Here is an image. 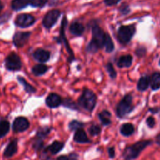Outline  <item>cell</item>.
Wrapping results in <instances>:
<instances>
[{
    "label": "cell",
    "instance_id": "15",
    "mask_svg": "<svg viewBox=\"0 0 160 160\" xmlns=\"http://www.w3.org/2000/svg\"><path fill=\"white\" fill-rule=\"evenodd\" d=\"M33 57L40 62H46L50 59V52L43 48H38L33 53Z\"/></svg>",
    "mask_w": 160,
    "mask_h": 160
},
{
    "label": "cell",
    "instance_id": "27",
    "mask_svg": "<svg viewBox=\"0 0 160 160\" xmlns=\"http://www.w3.org/2000/svg\"><path fill=\"white\" fill-rule=\"evenodd\" d=\"M103 47L105 48V50H106V52L108 53L112 52L114 50V48H115V45H114L113 42H112L110 35H109L108 33H106V34H105L104 46Z\"/></svg>",
    "mask_w": 160,
    "mask_h": 160
},
{
    "label": "cell",
    "instance_id": "25",
    "mask_svg": "<svg viewBox=\"0 0 160 160\" xmlns=\"http://www.w3.org/2000/svg\"><path fill=\"white\" fill-rule=\"evenodd\" d=\"M98 118L104 126H108L111 123V113L108 110H103L98 113Z\"/></svg>",
    "mask_w": 160,
    "mask_h": 160
},
{
    "label": "cell",
    "instance_id": "44",
    "mask_svg": "<svg viewBox=\"0 0 160 160\" xmlns=\"http://www.w3.org/2000/svg\"><path fill=\"white\" fill-rule=\"evenodd\" d=\"M156 143L160 146V134H158L156 138Z\"/></svg>",
    "mask_w": 160,
    "mask_h": 160
},
{
    "label": "cell",
    "instance_id": "43",
    "mask_svg": "<svg viewBox=\"0 0 160 160\" xmlns=\"http://www.w3.org/2000/svg\"><path fill=\"white\" fill-rule=\"evenodd\" d=\"M150 112H153V113H156V112H159L160 110V108H152V109H149Z\"/></svg>",
    "mask_w": 160,
    "mask_h": 160
},
{
    "label": "cell",
    "instance_id": "19",
    "mask_svg": "<svg viewBox=\"0 0 160 160\" xmlns=\"http://www.w3.org/2000/svg\"><path fill=\"white\" fill-rule=\"evenodd\" d=\"M30 2L31 0H12L11 8L15 11H20L29 6Z\"/></svg>",
    "mask_w": 160,
    "mask_h": 160
},
{
    "label": "cell",
    "instance_id": "3",
    "mask_svg": "<svg viewBox=\"0 0 160 160\" xmlns=\"http://www.w3.org/2000/svg\"><path fill=\"white\" fill-rule=\"evenodd\" d=\"M80 106L84 108L88 112H92L96 106L97 96L92 91L89 89H84L82 95L78 100Z\"/></svg>",
    "mask_w": 160,
    "mask_h": 160
},
{
    "label": "cell",
    "instance_id": "40",
    "mask_svg": "<svg viewBox=\"0 0 160 160\" xmlns=\"http://www.w3.org/2000/svg\"><path fill=\"white\" fill-rule=\"evenodd\" d=\"M68 157L69 160H80V156L77 152H70Z\"/></svg>",
    "mask_w": 160,
    "mask_h": 160
},
{
    "label": "cell",
    "instance_id": "34",
    "mask_svg": "<svg viewBox=\"0 0 160 160\" xmlns=\"http://www.w3.org/2000/svg\"><path fill=\"white\" fill-rule=\"evenodd\" d=\"M62 104H63L64 106L69 108V109H76V110H78V106H77V105L75 104L74 102H73L72 100H70V98H67V99L63 100L62 102Z\"/></svg>",
    "mask_w": 160,
    "mask_h": 160
},
{
    "label": "cell",
    "instance_id": "10",
    "mask_svg": "<svg viewBox=\"0 0 160 160\" xmlns=\"http://www.w3.org/2000/svg\"><path fill=\"white\" fill-rule=\"evenodd\" d=\"M31 32H23V31H17L14 34L12 37V42L14 45L17 48H22L28 43L30 37H31Z\"/></svg>",
    "mask_w": 160,
    "mask_h": 160
},
{
    "label": "cell",
    "instance_id": "17",
    "mask_svg": "<svg viewBox=\"0 0 160 160\" xmlns=\"http://www.w3.org/2000/svg\"><path fill=\"white\" fill-rule=\"evenodd\" d=\"M84 30H85V28L84 25L78 21L73 22L70 27V32L71 33L72 35L77 36V37L82 35L84 32Z\"/></svg>",
    "mask_w": 160,
    "mask_h": 160
},
{
    "label": "cell",
    "instance_id": "32",
    "mask_svg": "<svg viewBox=\"0 0 160 160\" xmlns=\"http://www.w3.org/2000/svg\"><path fill=\"white\" fill-rule=\"evenodd\" d=\"M48 0H31L30 2V5L32 7L36 8H42L47 4Z\"/></svg>",
    "mask_w": 160,
    "mask_h": 160
},
{
    "label": "cell",
    "instance_id": "23",
    "mask_svg": "<svg viewBox=\"0 0 160 160\" xmlns=\"http://www.w3.org/2000/svg\"><path fill=\"white\" fill-rule=\"evenodd\" d=\"M150 87L153 91L159 90L160 88V73L156 72L150 78Z\"/></svg>",
    "mask_w": 160,
    "mask_h": 160
},
{
    "label": "cell",
    "instance_id": "22",
    "mask_svg": "<svg viewBox=\"0 0 160 160\" xmlns=\"http://www.w3.org/2000/svg\"><path fill=\"white\" fill-rule=\"evenodd\" d=\"M17 80L20 82V84L23 86V89H24L25 92L27 93H30V94H34L36 92V88H35L33 87L31 84H30L28 81H26L25 78H23V77L21 76H18L17 77Z\"/></svg>",
    "mask_w": 160,
    "mask_h": 160
},
{
    "label": "cell",
    "instance_id": "6",
    "mask_svg": "<svg viewBox=\"0 0 160 160\" xmlns=\"http://www.w3.org/2000/svg\"><path fill=\"white\" fill-rule=\"evenodd\" d=\"M5 67L9 71H17L22 67V62L20 57L16 52L9 53L5 59Z\"/></svg>",
    "mask_w": 160,
    "mask_h": 160
},
{
    "label": "cell",
    "instance_id": "39",
    "mask_svg": "<svg viewBox=\"0 0 160 160\" xmlns=\"http://www.w3.org/2000/svg\"><path fill=\"white\" fill-rule=\"evenodd\" d=\"M145 53H146V48L145 47H140V48H137V50H136V54L138 56H145Z\"/></svg>",
    "mask_w": 160,
    "mask_h": 160
},
{
    "label": "cell",
    "instance_id": "14",
    "mask_svg": "<svg viewBox=\"0 0 160 160\" xmlns=\"http://www.w3.org/2000/svg\"><path fill=\"white\" fill-rule=\"evenodd\" d=\"M62 99L59 95L55 93H51L47 96L46 99H45V103H46L47 106L51 109H54V108H57L62 105Z\"/></svg>",
    "mask_w": 160,
    "mask_h": 160
},
{
    "label": "cell",
    "instance_id": "28",
    "mask_svg": "<svg viewBox=\"0 0 160 160\" xmlns=\"http://www.w3.org/2000/svg\"><path fill=\"white\" fill-rule=\"evenodd\" d=\"M51 128L49 127H42V128H38L37 133H36L35 138L41 139V140H44L48 134L51 132Z\"/></svg>",
    "mask_w": 160,
    "mask_h": 160
},
{
    "label": "cell",
    "instance_id": "21",
    "mask_svg": "<svg viewBox=\"0 0 160 160\" xmlns=\"http://www.w3.org/2000/svg\"><path fill=\"white\" fill-rule=\"evenodd\" d=\"M134 133V127L132 123H127L120 127V134L124 137H130Z\"/></svg>",
    "mask_w": 160,
    "mask_h": 160
},
{
    "label": "cell",
    "instance_id": "11",
    "mask_svg": "<svg viewBox=\"0 0 160 160\" xmlns=\"http://www.w3.org/2000/svg\"><path fill=\"white\" fill-rule=\"evenodd\" d=\"M29 127V120L23 117H17L12 123V130L16 133L23 132V131H27Z\"/></svg>",
    "mask_w": 160,
    "mask_h": 160
},
{
    "label": "cell",
    "instance_id": "20",
    "mask_svg": "<svg viewBox=\"0 0 160 160\" xmlns=\"http://www.w3.org/2000/svg\"><path fill=\"white\" fill-rule=\"evenodd\" d=\"M150 86V78L148 75L142 76L138 82L137 88L140 92H145Z\"/></svg>",
    "mask_w": 160,
    "mask_h": 160
},
{
    "label": "cell",
    "instance_id": "46",
    "mask_svg": "<svg viewBox=\"0 0 160 160\" xmlns=\"http://www.w3.org/2000/svg\"><path fill=\"white\" fill-rule=\"evenodd\" d=\"M159 65H160V60H159Z\"/></svg>",
    "mask_w": 160,
    "mask_h": 160
},
{
    "label": "cell",
    "instance_id": "24",
    "mask_svg": "<svg viewBox=\"0 0 160 160\" xmlns=\"http://www.w3.org/2000/svg\"><path fill=\"white\" fill-rule=\"evenodd\" d=\"M10 130V123L6 120H0V139L4 138Z\"/></svg>",
    "mask_w": 160,
    "mask_h": 160
},
{
    "label": "cell",
    "instance_id": "38",
    "mask_svg": "<svg viewBox=\"0 0 160 160\" xmlns=\"http://www.w3.org/2000/svg\"><path fill=\"white\" fill-rule=\"evenodd\" d=\"M108 155H109V159H114L116 156V151L114 147H109L108 148Z\"/></svg>",
    "mask_w": 160,
    "mask_h": 160
},
{
    "label": "cell",
    "instance_id": "1",
    "mask_svg": "<svg viewBox=\"0 0 160 160\" xmlns=\"http://www.w3.org/2000/svg\"><path fill=\"white\" fill-rule=\"evenodd\" d=\"M92 38L86 48V51L89 53H95L104 46L105 34L106 33L95 22L91 23Z\"/></svg>",
    "mask_w": 160,
    "mask_h": 160
},
{
    "label": "cell",
    "instance_id": "9",
    "mask_svg": "<svg viewBox=\"0 0 160 160\" xmlns=\"http://www.w3.org/2000/svg\"><path fill=\"white\" fill-rule=\"evenodd\" d=\"M67 23H68V20H67V17H64L62 19V23H61V28H60V39L61 41H63V43L65 45L66 48H67V51L69 54V58L68 60L70 62H71V60L74 59V55H73V52L72 51V49L70 48V45L68 43V40L66 38L65 36V28L67 26Z\"/></svg>",
    "mask_w": 160,
    "mask_h": 160
},
{
    "label": "cell",
    "instance_id": "8",
    "mask_svg": "<svg viewBox=\"0 0 160 160\" xmlns=\"http://www.w3.org/2000/svg\"><path fill=\"white\" fill-rule=\"evenodd\" d=\"M35 20V18L31 14L21 13L17 16L15 20H14V23L16 26L20 28H26L32 26Z\"/></svg>",
    "mask_w": 160,
    "mask_h": 160
},
{
    "label": "cell",
    "instance_id": "31",
    "mask_svg": "<svg viewBox=\"0 0 160 160\" xmlns=\"http://www.w3.org/2000/svg\"><path fill=\"white\" fill-rule=\"evenodd\" d=\"M105 67H106V71L108 72V73H109L111 79H115L117 76V71H116L115 68L113 67L112 63H111V62H108Z\"/></svg>",
    "mask_w": 160,
    "mask_h": 160
},
{
    "label": "cell",
    "instance_id": "7",
    "mask_svg": "<svg viewBox=\"0 0 160 160\" xmlns=\"http://www.w3.org/2000/svg\"><path fill=\"white\" fill-rule=\"evenodd\" d=\"M60 15L61 12L59 9H52V10L48 11L44 17L43 20H42V25L46 29H50L56 24Z\"/></svg>",
    "mask_w": 160,
    "mask_h": 160
},
{
    "label": "cell",
    "instance_id": "45",
    "mask_svg": "<svg viewBox=\"0 0 160 160\" xmlns=\"http://www.w3.org/2000/svg\"><path fill=\"white\" fill-rule=\"evenodd\" d=\"M3 7H4V6H3L2 2V0H0V12H1L2 10L3 9Z\"/></svg>",
    "mask_w": 160,
    "mask_h": 160
},
{
    "label": "cell",
    "instance_id": "29",
    "mask_svg": "<svg viewBox=\"0 0 160 160\" xmlns=\"http://www.w3.org/2000/svg\"><path fill=\"white\" fill-rule=\"evenodd\" d=\"M84 127V123H83V122L74 120H72L71 122H70L68 128L70 131H76L77 130L81 129V128H83Z\"/></svg>",
    "mask_w": 160,
    "mask_h": 160
},
{
    "label": "cell",
    "instance_id": "42",
    "mask_svg": "<svg viewBox=\"0 0 160 160\" xmlns=\"http://www.w3.org/2000/svg\"><path fill=\"white\" fill-rule=\"evenodd\" d=\"M42 160H54L53 159H52V157L46 154H43L42 155Z\"/></svg>",
    "mask_w": 160,
    "mask_h": 160
},
{
    "label": "cell",
    "instance_id": "2",
    "mask_svg": "<svg viewBox=\"0 0 160 160\" xmlns=\"http://www.w3.org/2000/svg\"><path fill=\"white\" fill-rule=\"evenodd\" d=\"M152 144L151 140L139 141L133 145L127 146L123 152V158L124 160H134L140 156L141 153L148 146Z\"/></svg>",
    "mask_w": 160,
    "mask_h": 160
},
{
    "label": "cell",
    "instance_id": "35",
    "mask_svg": "<svg viewBox=\"0 0 160 160\" xmlns=\"http://www.w3.org/2000/svg\"><path fill=\"white\" fill-rule=\"evenodd\" d=\"M119 11L122 15H128L130 12H131V8L130 6L127 3H123L119 8Z\"/></svg>",
    "mask_w": 160,
    "mask_h": 160
},
{
    "label": "cell",
    "instance_id": "16",
    "mask_svg": "<svg viewBox=\"0 0 160 160\" xmlns=\"http://www.w3.org/2000/svg\"><path fill=\"white\" fill-rule=\"evenodd\" d=\"M73 141L77 143L80 144H88L91 143L92 141L88 138L85 131L81 128V129L77 130L73 136Z\"/></svg>",
    "mask_w": 160,
    "mask_h": 160
},
{
    "label": "cell",
    "instance_id": "4",
    "mask_svg": "<svg viewBox=\"0 0 160 160\" xmlns=\"http://www.w3.org/2000/svg\"><path fill=\"white\" fill-rule=\"evenodd\" d=\"M134 109L133 105V97L131 94L124 95L121 101L118 103L116 109L117 116L120 118H124L128 114L131 113Z\"/></svg>",
    "mask_w": 160,
    "mask_h": 160
},
{
    "label": "cell",
    "instance_id": "5",
    "mask_svg": "<svg viewBox=\"0 0 160 160\" xmlns=\"http://www.w3.org/2000/svg\"><path fill=\"white\" fill-rule=\"evenodd\" d=\"M136 32V28L134 25H124L120 27L117 31V38L120 43L127 45L131 42Z\"/></svg>",
    "mask_w": 160,
    "mask_h": 160
},
{
    "label": "cell",
    "instance_id": "33",
    "mask_svg": "<svg viewBox=\"0 0 160 160\" xmlns=\"http://www.w3.org/2000/svg\"><path fill=\"white\" fill-rule=\"evenodd\" d=\"M89 133L92 136H97L101 133V128L98 125L92 124L88 129Z\"/></svg>",
    "mask_w": 160,
    "mask_h": 160
},
{
    "label": "cell",
    "instance_id": "30",
    "mask_svg": "<svg viewBox=\"0 0 160 160\" xmlns=\"http://www.w3.org/2000/svg\"><path fill=\"white\" fill-rule=\"evenodd\" d=\"M32 148H34V151L36 152L42 151L44 148V140H41V139L35 138L32 144Z\"/></svg>",
    "mask_w": 160,
    "mask_h": 160
},
{
    "label": "cell",
    "instance_id": "26",
    "mask_svg": "<svg viewBox=\"0 0 160 160\" xmlns=\"http://www.w3.org/2000/svg\"><path fill=\"white\" fill-rule=\"evenodd\" d=\"M32 73H34L35 76H42V75L45 74L47 71L48 70V67H47L45 64H37V65L34 66L32 68Z\"/></svg>",
    "mask_w": 160,
    "mask_h": 160
},
{
    "label": "cell",
    "instance_id": "41",
    "mask_svg": "<svg viewBox=\"0 0 160 160\" xmlns=\"http://www.w3.org/2000/svg\"><path fill=\"white\" fill-rule=\"evenodd\" d=\"M54 160H69L68 155H62V156H59Z\"/></svg>",
    "mask_w": 160,
    "mask_h": 160
},
{
    "label": "cell",
    "instance_id": "36",
    "mask_svg": "<svg viewBox=\"0 0 160 160\" xmlns=\"http://www.w3.org/2000/svg\"><path fill=\"white\" fill-rule=\"evenodd\" d=\"M146 123L148 128H153L155 127V125H156V120H155V118L153 117H149L146 120Z\"/></svg>",
    "mask_w": 160,
    "mask_h": 160
},
{
    "label": "cell",
    "instance_id": "12",
    "mask_svg": "<svg viewBox=\"0 0 160 160\" xmlns=\"http://www.w3.org/2000/svg\"><path fill=\"white\" fill-rule=\"evenodd\" d=\"M64 146H65L64 142H59V141H54L51 145L47 146L46 148H43V154L48 155V156L57 155L58 153L60 152L63 149Z\"/></svg>",
    "mask_w": 160,
    "mask_h": 160
},
{
    "label": "cell",
    "instance_id": "37",
    "mask_svg": "<svg viewBox=\"0 0 160 160\" xmlns=\"http://www.w3.org/2000/svg\"><path fill=\"white\" fill-rule=\"evenodd\" d=\"M120 0H104V4L107 6H112L117 5Z\"/></svg>",
    "mask_w": 160,
    "mask_h": 160
},
{
    "label": "cell",
    "instance_id": "13",
    "mask_svg": "<svg viewBox=\"0 0 160 160\" xmlns=\"http://www.w3.org/2000/svg\"><path fill=\"white\" fill-rule=\"evenodd\" d=\"M17 152H18V139H12L6 145L3 152V157L6 159H10L17 154Z\"/></svg>",
    "mask_w": 160,
    "mask_h": 160
},
{
    "label": "cell",
    "instance_id": "18",
    "mask_svg": "<svg viewBox=\"0 0 160 160\" xmlns=\"http://www.w3.org/2000/svg\"><path fill=\"white\" fill-rule=\"evenodd\" d=\"M133 62V57L131 55H125L119 58L117 61V66L120 68H128L131 67Z\"/></svg>",
    "mask_w": 160,
    "mask_h": 160
}]
</instances>
